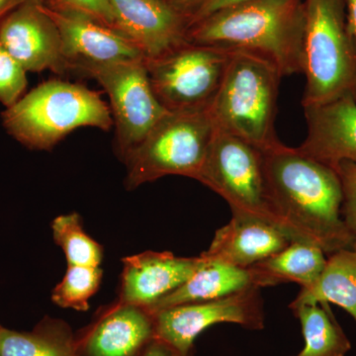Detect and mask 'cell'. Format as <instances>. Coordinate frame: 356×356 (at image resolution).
Masks as SVG:
<instances>
[{"label": "cell", "instance_id": "cell-1", "mask_svg": "<svg viewBox=\"0 0 356 356\" xmlns=\"http://www.w3.org/2000/svg\"><path fill=\"white\" fill-rule=\"evenodd\" d=\"M269 191L293 242L330 255L355 242L341 217L343 188L334 168L282 143L264 151Z\"/></svg>", "mask_w": 356, "mask_h": 356}, {"label": "cell", "instance_id": "cell-2", "mask_svg": "<svg viewBox=\"0 0 356 356\" xmlns=\"http://www.w3.org/2000/svg\"><path fill=\"white\" fill-rule=\"evenodd\" d=\"M304 0H245L189 26V43L268 60L282 76L301 74Z\"/></svg>", "mask_w": 356, "mask_h": 356}, {"label": "cell", "instance_id": "cell-3", "mask_svg": "<svg viewBox=\"0 0 356 356\" xmlns=\"http://www.w3.org/2000/svg\"><path fill=\"white\" fill-rule=\"evenodd\" d=\"M302 106L356 102V39L346 0H304Z\"/></svg>", "mask_w": 356, "mask_h": 356}, {"label": "cell", "instance_id": "cell-4", "mask_svg": "<svg viewBox=\"0 0 356 356\" xmlns=\"http://www.w3.org/2000/svg\"><path fill=\"white\" fill-rule=\"evenodd\" d=\"M7 133L23 146L46 151L81 127L108 131L111 111L95 91L81 84L49 81L2 112Z\"/></svg>", "mask_w": 356, "mask_h": 356}, {"label": "cell", "instance_id": "cell-5", "mask_svg": "<svg viewBox=\"0 0 356 356\" xmlns=\"http://www.w3.org/2000/svg\"><path fill=\"white\" fill-rule=\"evenodd\" d=\"M281 77L268 60L232 51L209 108L218 130L247 140L261 151L280 144L274 124Z\"/></svg>", "mask_w": 356, "mask_h": 356}, {"label": "cell", "instance_id": "cell-6", "mask_svg": "<svg viewBox=\"0 0 356 356\" xmlns=\"http://www.w3.org/2000/svg\"><path fill=\"white\" fill-rule=\"evenodd\" d=\"M216 131L209 108L166 112L124 161L126 186L168 175L196 180Z\"/></svg>", "mask_w": 356, "mask_h": 356}, {"label": "cell", "instance_id": "cell-7", "mask_svg": "<svg viewBox=\"0 0 356 356\" xmlns=\"http://www.w3.org/2000/svg\"><path fill=\"white\" fill-rule=\"evenodd\" d=\"M196 180L226 200L232 216L266 222L291 240L274 206L259 147L217 129Z\"/></svg>", "mask_w": 356, "mask_h": 356}, {"label": "cell", "instance_id": "cell-8", "mask_svg": "<svg viewBox=\"0 0 356 356\" xmlns=\"http://www.w3.org/2000/svg\"><path fill=\"white\" fill-rule=\"evenodd\" d=\"M229 51L185 43L146 60L154 95L166 111L210 108L228 65Z\"/></svg>", "mask_w": 356, "mask_h": 356}, {"label": "cell", "instance_id": "cell-9", "mask_svg": "<svg viewBox=\"0 0 356 356\" xmlns=\"http://www.w3.org/2000/svg\"><path fill=\"white\" fill-rule=\"evenodd\" d=\"M77 70L95 79L108 95L116 128L117 153L125 161L168 112L152 88L146 58L84 65Z\"/></svg>", "mask_w": 356, "mask_h": 356}, {"label": "cell", "instance_id": "cell-10", "mask_svg": "<svg viewBox=\"0 0 356 356\" xmlns=\"http://www.w3.org/2000/svg\"><path fill=\"white\" fill-rule=\"evenodd\" d=\"M261 290L250 287L222 298L156 312L154 339L180 355L191 356L196 337L212 325L236 324L245 329H264L266 316Z\"/></svg>", "mask_w": 356, "mask_h": 356}, {"label": "cell", "instance_id": "cell-11", "mask_svg": "<svg viewBox=\"0 0 356 356\" xmlns=\"http://www.w3.org/2000/svg\"><path fill=\"white\" fill-rule=\"evenodd\" d=\"M0 44L27 72L70 70L57 25L42 0H26L0 21Z\"/></svg>", "mask_w": 356, "mask_h": 356}, {"label": "cell", "instance_id": "cell-12", "mask_svg": "<svg viewBox=\"0 0 356 356\" xmlns=\"http://www.w3.org/2000/svg\"><path fill=\"white\" fill-rule=\"evenodd\" d=\"M44 6L57 25L70 70L146 58L131 40L111 26L81 11Z\"/></svg>", "mask_w": 356, "mask_h": 356}, {"label": "cell", "instance_id": "cell-13", "mask_svg": "<svg viewBox=\"0 0 356 356\" xmlns=\"http://www.w3.org/2000/svg\"><path fill=\"white\" fill-rule=\"evenodd\" d=\"M154 339V315L115 300L76 332L79 356H140Z\"/></svg>", "mask_w": 356, "mask_h": 356}, {"label": "cell", "instance_id": "cell-14", "mask_svg": "<svg viewBox=\"0 0 356 356\" xmlns=\"http://www.w3.org/2000/svg\"><path fill=\"white\" fill-rule=\"evenodd\" d=\"M115 28L152 60L187 43L191 18L170 0H108Z\"/></svg>", "mask_w": 356, "mask_h": 356}, {"label": "cell", "instance_id": "cell-15", "mask_svg": "<svg viewBox=\"0 0 356 356\" xmlns=\"http://www.w3.org/2000/svg\"><path fill=\"white\" fill-rule=\"evenodd\" d=\"M116 300L149 310L159 300L181 286L202 262V257H177L170 252H147L122 259Z\"/></svg>", "mask_w": 356, "mask_h": 356}, {"label": "cell", "instance_id": "cell-16", "mask_svg": "<svg viewBox=\"0 0 356 356\" xmlns=\"http://www.w3.org/2000/svg\"><path fill=\"white\" fill-rule=\"evenodd\" d=\"M303 108L307 137L299 149L334 170L343 161L356 163V102L341 99Z\"/></svg>", "mask_w": 356, "mask_h": 356}, {"label": "cell", "instance_id": "cell-17", "mask_svg": "<svg viewBox=\"0 0 356 356\" xmlns=\"http://www.w3.org/2000/svg\"><path fill=\"white\" fill-rule=\"evenodd\" d=\"M292 241L275 227L257 220L232 216L218 229L204 257L248 268L281 252Z\"/></svg>", "mask_w": 356, "mask_h": 356}, {"label": "cell", "instance_id": "cell-18", "mask_svg": "<svg viewBox=\"0 0 356 356\" xmlns=\"http://www.w3.org/2000/svg\"><path fill=\"white\" fill-rule=\"evenodd\" d=\"M200 255L202 262L195 273L181 286L156 302L149 310L152 314L182 304L222 298L248 288L255 287L250 269L241 268Z\"/></svg>", "mask_w": 356, "mask_h": 356}, {"label": "cell", "instance_id": "cell-19", "mask_svg": "<svg viewBox=\"0 0 356 356\" xmlns=\"http://www.w3.org/2000/svg\"><path fill=\"white\" fill-rule=\"evenodd\" d=\"M327 255L314 243L291 242L281 252L248 267L255 287L297 283L301 288L313 285L320 277Z\"/></svg>", "mask_w": 356, "mask_h": 356}, {"label": "cell", "instance_id": "cell-20", "mask_svg": "<svg viewBox=\"0 0 356 356\" xmlns=\"http://www.w3.org/2000/svg\"><path fill=\"white\" fill-rule=\"evenodd\" d=\"M320 303L341 307L356 324V242L327 255L320 277L301 288L289 308Z\"/></svg>", "mask_w": 356, "mask_h": 356}, {"label": "cell", "instance_id": "cell-21", "mask_svg": "<svg viewBox=\"0 0 356 356\" xmlns=\"http://www.w3.org/2000/svg\"><path fill=\"white\" fill-rule=\"evenodd\" d=\"M0 356H79L76 332L65 321L50 316L30 332L1 327Z\"/></svg>", "mask_w": 356, "mask_h": 356}, {"label": "cell", "instance_id": "cell-22", "mask_svg": "<svg viewBox=\"0 0 356 356\" xmlns=\"http://www.w3.org/2000/svg\"><path fill=\"white\" fill-rule=\"evenodd\" d=\"M298 318L305 346L294 356H344L351 343L327 303L309 304L290 309Z\"/></svg>", "mask_w": 356, "mask_h": 356}, {"label": "cell", "instance_id": "cell-23", "mask_svg": "<svg viewBox=\"0 0 356 356\" xmlns=\"http://www.w3.org/2000/svg\"><path fill=\"white\" fill-rule=\"evenodd\" d=\"M51 232L67 266L98 267L102 264V245L84 231L81 215L72 212L58 216L51 222Z\"/></svg>", "mask_w": 356, "mask_h": 356}, {"label": "cell", "instance_id": "cell-24", "mask_svg": "<svg viewBox=\"0 0 356 356\" xmlns=\"http://www.w3.org/2000/svg\"><path fill=\"white\" fill-rule=\"evenodd\" d=\"M102 278L100 266H67L64 277L51 292V301L60 308L88 311L89 300L99 289Z\"/></svg>", "mask_w": 356, "mask_h": 356}, {"label": "cell", "instance_id": "cell-25", "mask_svg": "<svg viewBox=\"0 0 356 356\" xmlns=\"http://www.w3.org/2000/svg\"><path fill=\"white\" fill-rule=\"evenodd\" d=\"M27 72L0 44V103L13 106L24 95Z\"/></svg>", "mask_w": 356, "mask_h": 356}, {"label": "cell", "instance_id": "cell-26", "mask_svg": "<svg viewBox=\"0 0 356 356\" xmlns=\"http://www.w3.org/2000/svg\"><path fill=\"white\" fill-rule=\"evenodd\" d=\"M343 188L341 217L356 242V163L343 161L336 168Z\"/></svg>", "mask_w": 356, "mask_h": 356}, {"label": "cell", "instance_id": "cell-27", "mask_svg": "<svg viewBox=\"0 0 356 356\" xmlns=\"http://www.w3.org/2000/svg\"><path fill=\"white\" fill-rule=\"evenodd\" d=\"M51 6L65 7L81 11L115 28L114 13L108 0H57Z\"/></svg>", "mask_w": 356, "mask_h": 356}, {"label": "cell", "instance_id": "cell-28", "mask_svg": "<svg viewBox=\"0 0 356 356\" xmlns=\"http://www.w3.org/2000/svg\"><path fill=\"white\" fill-rule=\"evenodd\" d=\"M245 1V0H209L207 3L204 4L197 13L193 16L191 19V23L194 21L202 19L206 16L210 15V14L216 13L220 9L225 8L233 6V4L238 3V2Z\"/></svg>", "mask_w": 356, "mask_h": 356}, {"label": "cell", "instance_id": "cell-29", "mask_svg": "<svg viewBox=\"0 0 356 356\" xmlns=\"http://www.w3.org/2000/svg\"><path fill=\"white\" fill-rule=\"evenodd\" d=\"M208 1L209 0H170V3L177 11L191 18V20L198 13L199 9Z\"/></svg>", "mask_w": 356, "mask_h": 356}, {"label": "cell", "instance_id": "cell-30", "mask_svg": "<svg viewBox=\"0 0 356 356\" xmlns=\"http://www.w3.org/2000/svg\"><path fill=\"white\" fill-rule=\"evenodd\" d=\"M140 356H182L168 344L154 339ZM192 356V355H191Z\"/></svg>", "mask_w": 356, "mask_h": 356}, {"label": "cell", "instance_id": "cell-31", "mask_svg": "<svg viewBox=\"0 0 356 356\" xmlns=\"http://www.w3.org/2000/svg\"><path fill=\"white\" fill-rule=\"evenodd\" d=\"M25 1L26 0H0V21Z\"/></svg>", "mask_w": 356, "mask_h": 356}, {"label": "cell", "instance_id": "cell-32", "mask_svg": "<svg viewBox=\"0 0 356 356\" xmlns=\"http://www.w3.org/2000/svg\"><path fill=\"white\" fill-rule=\"evenodd\" d=\"M346 8L350 28L356 39V0H346Z\"/></svg>", "mask_w": 356, "mask_h": 356}, {"label": "cell", "instance_id": "cell-33", "mask_svg": "<svg viewBox=\"0 0 356 356\" xmlns=\"http://www.w3.org/2000/svg\"><path fill=\"white\" fill-rule=\"evenodd\" d=\"M42 1H43L44 3V0H42ZM48 1L51 2V4L56 3V2H57V0H48Z\"/></svg>", "mask_w": 356, "mask_h": 356}, {"label": "cell", "instance_id": "cell-34", "mask_svg": "<svg viewBox=\"0 0 356 356\" xmlns=\"http://www.w3.org/2000/svg\"><path fill=\"white\" fill-rule=\"evenodd\" d=\"M1 327H2V325H0V329H1Z\"/></svg>", "mask_w": 356, "mask_h": 356}]
</instances>
